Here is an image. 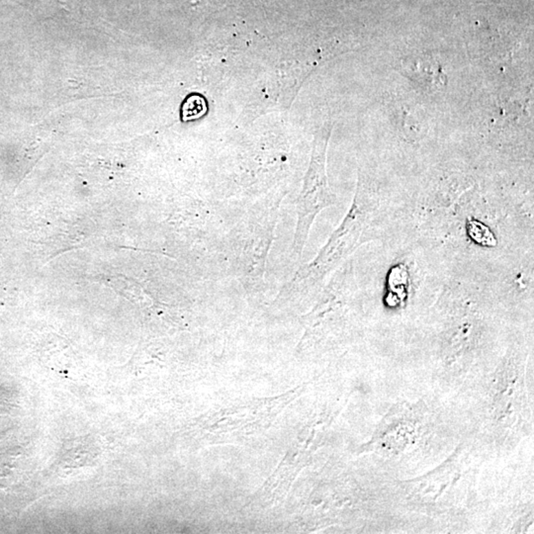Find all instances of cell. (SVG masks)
I'll list each match as a JSON object with an SVG mask.
<instances>
[{"instance_id":"cell-1","label":"cell","mask_w":534,"mask_h":534,"mask_svg":"<svg viewBox=\"0 0 534 534\" xmlns=\"http://www.w3.org/2000/svg\"><path fill=\"white\" fill-rule=\"evenodd\" d=\"M384 217L380 197L372 196V190L369 191L365 185L359 184V191L350 215L343 223L341 229L335 234L334 238L321 254L319 261L325 268L332 267L343 256L359 245V241H365L364 236L372 239L374 236V228L380 225Z\"/></svg>"},{"instance_id":"cell-2","label":"cell","mask_w":534,"mask_h":534,"mask_svg":"<svg viewBox=\"0 0 534 534\" xmlns=\"http://www.w3.org/2000/svg\"><path fill=\"white\" fill-rule=\"evenodd\" d=\"M332 125H324L315 136L312 160L306 176L302 192L300 224L297 234V245L303 247L309 232L310 226L319 212L335 203V196L328 187L327 169L328 143L332 134Z\"/></svg>"}]
</instances>
